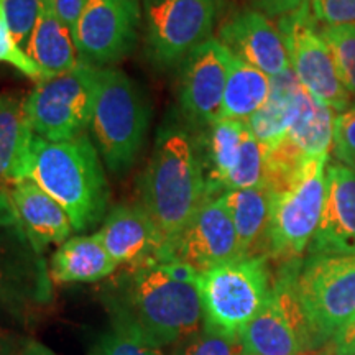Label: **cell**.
I'll return each mask as SVG.
<instances>
[{"label": "cell", "mask_w": 355, "mask_h": 355, "mask_svg": "<svg viewBox=\"0 0 355 355\" xmlns=\"http://www.w3.org/2000/svg\"><path fill=\"white\" fill-rule=\"evenodd\" d=\"M272 78L245 61L232 56L222 99L220 119L248 121L270 96Z\"/></svg>", "instance_id": "4316f807"}, {"label": "cell", "mask_w": 355, "mask_h": 355, "mask_svg": "<svg viewBox=\"0 0 355 355\" xmlns=\"http://www.w3.org/2000/svg\"><path fill=\"white\" fill-rule=\"evenodd\" d=\"M277 26L285 40L291 69L301 86L337 115L347 110L352 96L339 76L334 56L318 28L309 2L300 10L278 19Z\"/></svg>", "instance_id": "8fae6325"}, {"label": "cell", "mask_w": 355, "mask_h": 355, "mask_svg": "<svg viewBox=\"0 0 355 355\" xmlns=\"http://www.w3.org/2000/svg\"><path fill=\"white\" fill-rule=\"evenodd\" d=\"M25 51L42 69L44 79L68 73L79 64L73 33L58 15L55 0H42L38 20Z\"/></svg>", "instance_id": "44dd1931"}, {"label": "cell", "mask_w": 355, "mask_h": 355, "mask_svg": "<svg viewBox=\"0 0 355 355\" xmlns=\"http://www.w3.org/2000/svg\"><path fill=\"white\" fill-rule=\"evenodd\" d=\"M334 153L345 165L352 166L355 163V104L336 117Z\"/></svg>", "instance_id": "836d02e7"}, {"label": "cell", "mask_w": 355, "mask_h": 355, "mask_svg": "<svg viewBox=\"0 0 355 355\" xmlns=\"http://www.w3.org/2000/svg\"><path fill=\"white\" fill-rule=\"evenodd\" d=\"M321 35L329 44L345 89L355 97V24L322 26Z\"/></svg>", "instance_id": "f1b7e54d"}, {"label": "cell", "mask_w": 355, "mask_h": 355, "mask_svg": "<svg viewBox=\"0 0 355 355\" xmlns=\"http://www.w3.org/2000/svg\"><path fill=\"white\" fill-rule=\"evenodd\" d=\"M334 110L314 99L301 87L298 96V110L286 139L291 141L304 158L329 157V148L334 144Z\"/></svg>", "instance_id": "484cf974"}, {"label": "cell", "mask_w": 355, "mask_h": 355, "mask_svg": "<svg viewBox=\"0 0 355 355\" xmlns=\"http://www.w3.org/2000/svg\"><path fill=\"white\" fill-rule=\"evenodd\" d=\"M232 56L219 38H209L181 63L178 101L191 125L206 128L220 119Z\"/></svg>", "instance_id": "5bb4252c"}, {"label": "cell", "mask_w": 355, "mask_h": 355, "mask_svg": "<svg viewBox=\"0 0 355 355\" xmlns=\"http://www.w3.org/2000/svg\"><path fill=\"white\" fill-rule=\"evenodd\" d=\"M332 355H355V319L331 343Z\"/></svg>", "instance_id": "74e56055"}, {"label": "cell", "mask_w": 355, "mask_h": 355, "mask_svg": "<svg viewBox=\"0 0 355 355\" xmlns=\"http://www.w3.org/2000/svg\"><path fill=\"white\" fill-rule=\"evenodd\" d=\"M301 265L303 260L278 265L272 295L265 308L239 336L245 355H308L316 352L296 290Z\"/></svg>", "instance_id": "30bf717a"}, {"label": "cell", "mask_w": 355, "mask_h": 355, "mask_svg": "<svg viewBox=\"0 0 355 355\" xmlns=\"http://www.w3.org/2000/svg\"><path fill=\"white\" fill-rule=\"evenodd\" d=\"M2 6L13 37L25 50L38 20L42 0H2Z\"/></svg>", "instance_id": "d6a6232c"}, {"label": "cell", "mask_w": 355, "mask_h": 355, "mask_svg": "<svg viewBox=\"0 0 355 355\" xmlns=\"http://www.w3.org/2000/svg\"><path fill=\"white\" fill-rule=\"evenodd\" d=\"M241 257L232 217L217 196L202 204L180 235L165 247L159 261H181L202 273Z\"/></svg>", "instance_id": "9a60e30c"}, {"label": "cell", "mask_w": 355, "mask_h": 355, "mask_svg": "<svg viewBox=\"0 0 355 355\" xmlns=\"http://www.w3.org/2000/svg\"><path fill=\"white\" fill-rule=\"evenodd\" d=\"M86 2L87 0H55L58 15H60V19L63 20L64 25L71 30V33H73L74 25H76Z\"/></svg>", "instance_id": "8d00e7d4"}, {"label": "cell", "mask_w": 355, "mask_h": 355, "mask_svg": "<svg viewBox=\"0 0 355 355\" xmlns=\"http://www.w3.org/2000/svg\"><path fill=\"white\" fill-rule=\"evenodd\" d=\"M255 10H259L270 19H282L290 13L300 10L309 0H252Z\"/></svg>", "instance_id": "d590c367"}, {"label": "cell", "mask_w": 355, "mask_h": 355, "mask_svg": "<svg viewBox=\"0 0 355 355\" xmlns=\"http://www.w3.org/2000/svg\"><path fill=\"white\" fill-rule=\"evenodd\" d=\"M8 194L21 229L40 252L53 243L61 245L71 237L74 227L66 211L33 180L25 178L19 181L10 186Z\"/></svg>", "instance_id": "d6986e66"}, {"label": "cell", "mask_w": 355, "mask_h": 355, "mask_svg": "<svg viewBox=\"0 0 355 355\" xmlns=\"http://www.w3.org/2000/svg\"><path fill=\"white\" fill-rule=\"evenodd\" d=\"M207 199L211 196L198 139L178 122L163 123L140 178V204L157 224L165 247Z\"/></svg>", "instance_id": "7a4b0ae2"}, {"label": "cell", "mask_w": 355, "mask_h": 355, "mask_svg": "<svg viewBox=\"0 0 355 355\" xmlns=\"http://www.w3.org/2000/svg\"><path fill=\"white\" fill-rule=\"evenodd\" d=\"M0 63H6L19 69L21 74L26 78L33 79V81H43L44 76L42 69L38 68L37 63L28 56L24 48L17 43L15 37H13L10 25H8L7 15L3 12L2 0H0Z\"/></svg>", "instance_id": "1f68e13d"}, {"label": "cell", "mask_w": 355, "mask_h": 355, "mask_svg": "<svg viewBox=\"0 0 355 355\" xmlns=\"http://www.w3.org/2000/svg\"><path fill=\"white\" fill-rule=\"evenodd\" d=\"M89 355H163L162 349L119 327L101 336Z\"/></svg>", "instance_id": "4dcf8cb0"}, {"label": "cell", "mask_w": 355, "mask_h": 355, "mask_svg": "<svg viewBox=\"0 0 355 355\" xmlns=\"http://www.w3.org/2000/svg\"><path fill=\"white\" fill-rule=\"evenodd\" d=\"M222 0H144L145 53L159 69H171L212 38Z\"/></svg>", "instance_id": "9c48e42d"}, {"label": "cell", "mask_w": 355, "mask_h": 355, "mask_svg": "<svg viewBox=\"0 0 355 355\" xmlns=\"http://www.w3.org/2000/svg\"><path fill=\"white\" fill-rule=\"evenodd\" d=\"M247 132V121L219 119L207 125L206 133L198 139L211 198L222 194V184L241 158L242 144Z\"/></svg>", "instance_id": "cb8c5ba5"}, {"label": "cell", "mask_w": 355, "mask_h": 355, "mask_svg": "<svg viewBox=\"0 0 355 355\" xmlns=\"http://www.w3.org/2000/svg\"><path fill=\"white\" fill-rule=\"evenodd\" d=\"M150 121V101L135 79L121 69L102 68L89 128L104 166L112 175H125L135 165L148 137Z\"/></svg>", "instance_id": "277c9868"}, {"label": "cell", "mask_w": 355, "mask_h": 355, "mask_svg": "<svg viewBox=\"0 0 355 355\" xmlns=\"http://www.w3.org/2000/svg\"><path fill=\"white\" fill-rule=\"evenodd\" d=\"M219 198L232 217L241 255H265L266 230L272 211V191L266 186H259L225 191Z\"/></svg>", "instance_id": "603a6c76"}, {"label": "cell", "mask_w": 355, "mask_h": 355, "mask_svg": "<svg viewBox=\"0 0 355 355\" xmlns=\"http://www.w3.org/2000/svg\"><path fill=\"white\" fill-rule=\"evenodd\" d=\"M33 139L24 99L0 96V188L28 178Z\"/></svg>", "instance_id": "7402d4cb"}, {"label": "cell", "mask_w": 355, "mask_h": 355, "mask_svg": "<svg viewBox=\"0 0 355 355\" xmlns=\"http://www.w3.org/2000/svg\"><path fill=\"white\" fill-rule=\"evenodd\" d=\"M99 239L121 266L162 260L165 241L141 204H117L104 217Z\"/></svg>", "instance_id": "ac0fdd59"}, {"label": "cell", "mask_w": 355, "mask_h": 355, "mask_svg": "<svg viewBox=\"0 0 355 355\" xmlns=\"http://www.w3.org/2000/svg\"><path fill=\"white\" fill-rule=\"evenodd\" d=\"M219 42L239 60L263 71L270 78L291 68L282 32L255 8L230 15L220 26Z\"/></svg>", "instance_id": "e0dca14e"}, {"label": "cell", "mask_w": 355, "mask_h": 355, "mask_svg": "<svg viewBox=\"0 0 355 355\" xmlns=\"http://www.w3.org/2000/svg\"><path fill=\"white\" fill-rule=\"evenodd\" d=\"M201 273L181 261L123 266L101 291L114 327L163 349L202 329Z\"/></svg>", "instance_id": "6da1fadb"}, {"label": "cell", "mask_w": 355, "mask_h": 355, "mask_svg": "<svg viewBox=\"0 0 355 355\" xmlns=\"http://www.w3.org/2000/svg\"><path fill=\"white\" fill-rule=\"evenodd\" d=\"M121 268L99 235H74L58 245L48 261L51 282L56 285L66 283H96L107 279Z\"/></svg>", "instance_id": "ffe728a7"}, {"label": "cell", "mask_w": 355, "mask_h": 355, "mask_svg": "<svg viewBox=\"0 0 355 355\" xmlns=\"http://www.w3.org/2000/svg\"><path fill=\"white\" fill-rule=\"evenodd\" d=\"M352 166H354V168H355V163H354V165H352Z\"/></svg>", "instance_id": "7bdbcfd3"}, {"label": "cell", "mask_w": 355, "mask_h": 355, "mask_svg": "<svg viewBox=\"0 0 355 355\" xmlns=\"http://www.w3.org/2000/svg\"><path fill=\"white\" fill-rule=\"evenodd\" d=\"M308 355H332L331 352H322V354H308Z\"/></svg>", "instance_id": "b9f144b4"}, {"label": "cell", "mask_w": 355, "mask_h": 355, "mask_svg": "<svg viewBox=\"0 0 355 355\" xmlns=\"http://www.w3.org/2000/svg\"><path fill=\"white\" fill-rule=\"evenodd\" d=\"M13 355H55L51 352L46 345L42 343H37V340H25L24 344L20 345L19 349L15 350Z\"/></svg>", "instance_id": "60d3db41"}, {"label": "cell", "mask_w": 355, "mask_h": 355, "mask_svg": "<svg viewBox=\"0 0 355 355\" xmlns=\"http://www.w3.org/2000/svg\"><path fill=\"white\" fill-rule=\"evenodd\" d=\"M28 178L56 199L78 232L92 229L107 216V176L99 150L86 133L61 141L35 135Z\"/></svg>", "instance_id": "3957f363"}, {"label": "cell", "mask_w": 355, "mask_h": 355, "mask_svg": "<svg viewBox=\"0 0 355 355\" xmlns=\"http://www.w3.org/2000/svg\"><path fill=\"white\" fill-rule=\"evenodd\" d=\"M13 225H20L19 216H17L8 191L0 188V227H13Z\"/></svg>", "instance_id": "f35d334b"}, {"label": "cell", "mask_w": 355, "mask_h": 355, "mask_svg": "<svg viewBox=\"0 0 355 355\" xmlns=\"http://www.w3.org/2000/svg\"><path fill=\"white\" fill-rule=\"evenodd\" d=\"M273 278L266 255L241 257L202 272V329L237 339L265 308Z\"/></svg>", "instance_id": "5b68a950"}, {"label": "cell", "mask_w": 355, "mask_h": 355, "mask_svg": "<svg viewBox=\"0 0 355 355\" xmlns=\"http://www.w3.org/2000/svg\"><path fill=\"white\" fill-rule=\"evenodd\" d=\"M139 0H87L74 25L79 63L110 68L127 58L139 42Z\"/></svg>", "instance_id": "7c38bea8"}, {"label": "cell", "mask_w": 355, "mask_h": 355, "mask_svg": "<svg viewBox=\"0 0 355 355\" xmlns=\"http://www.w3.org/2000/svg\"><path fill=\"white\" fill-rule=\"evenodd\" d=\"M314 19L326 26L355 24V0H309Z\"/></svg>", "instance_id": "e575fe53"}, {"label": "cell", "mask_w": 355, "mask_h": 355, "mask_svg": "<svg viewBox=\"0 0 355 355\" xmlns=\"http://www.w3.org/2000/svg\"><path fill=\"white\" fill-rule=\"evenodd\" d=\"M296 290L314 350L326 347L355 319V257L308 255Z\"/></svg>", "instance_id": "52a82bcc"}, {"label": "cell", "mask_w": 355, "mask_h": 355, "mask_svg": "<svg viewBox=\"0 0 355 355\" xmlns=\"http://www.w3.org/2000/svg\"><path fill=\"white\" fill-rule=\"evenodd\" d=\"M301 87L303 86L291 68L272 78L268 99L247 121L250 132L265 150L273 148L288 135L298 110Z\"/></svg>", "instance_id": "d4e9b609"}, {"label": "cell", "mask_w": 355, "mask_h": 355, "mask_svg": "<svg viewBox=\"0 0 355 355\" xmlns=\"http://www.w3.org/2000/svg\"><path fill=\"white\" fill-rule=\"evenodd\" d=\"M326 183L321 220L308 255L355 257V168L329 162Z\"/></svg>", "instance_id": "2e32d148"}, {"label": "cell", "mask_w": 355, "mask_h": 355, "mask_svg": "<svg viewBox=\"0 0 355 355\" xmlns=\"http://www.w3.org/2000/svg\"><path fill=\"white\" fill-rule=\"evenodd\" d=\"M171 355H245L239 337H225L199 329L173 345Z\"/></svg>", "instance_id": "f546056e"}, {"label": "cell", "mask_w": 355, "mask_h": 355, "mask_svg": "<svg viewBox=\"0 0 355 355\" xmlns=\"http://www.w3.org/2000/svg\"><path fill=\"white\" fill-rule=\"evenodd\" d=\"M24 343L17 334L0 327V355H13Z\"/></svg>", "instance_id": "ab89813d"}, {"label": "cell", "mask_w": 355, "mask_h": 355, "mask_svg": "<svg viewBox=\"0 0 355 355\" xmlns=\"http://www.w3.org/2000/svg\"><path fill=\"white\" fill-rule=\"evenodd\" d=\"M266 175V153L265 146L255 139L248 128L242 144L241 158L227 180L222 184V193L234 189H248L265 186Z\"/></svg>", "instance_id": "83f0119b"}, {"label": "cell", "mask_w": 355, "mask_h": 355, "mask_svg": "<svg viewBox=\"0 0 355 355\" xmlns=\"http://www.w3.org/2000/svg\"><path fill=\"white\" fill-rule=\"evenodd\" d=\"M102 68L79 63L68 73L43 79L24 99L35 135L51 141L86 133L94 112Z\"/></svg>", "instance_id": "ba28073f"}, {"label": "cell", "mask_w": 355, "mask_h": 355, "mask_svg": "<svg viewBox=\"0 0 355 355\" xmlns=\"http://www.w3.org/2000/svg\"><path fill=\"white\" fill-rule=\"evenodd\" d=\"M309 158L286 188L272 193L265 255L278 265L303 260L321 220L326 199V163Z\"/></svg>", "instance_id": "8992f818"}, {"label": "cell", "mask_w": 355, "mask_h": 355, "mask_svg": "<svg viewBox=\"0 0 355 355\" xmlns=\"http://www.w3.org/2000/svg\"><path fill=\"white\" fill-rule=\"evenodd\" d=\"M53 282L48 261L21 225L0 227V304L13 313L51 304Z\"/></svg>", "instance_id": "4fadbf2b"}]
</instances>
